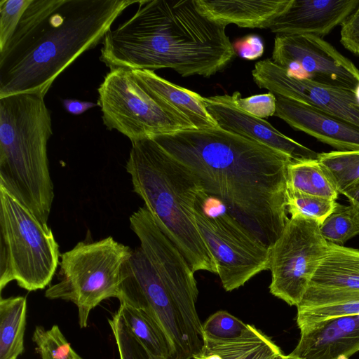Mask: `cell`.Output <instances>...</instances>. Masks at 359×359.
I'll return each mask as SVG.
<instances>
[{
    "mask_svg": "<svg viewBox=\"0 0 359 359\" xmlns=\"http://www.w3.org/2000/svg\"><path fill=\"white\" fill-rule=\"evenodd\" d=\"M152 138L190 169L210 197L272 246L289 219V156L221 128L182 130Z\"/></svg>",
    "mask_w": 359,
    "mask_h": 359,
    "instance_id": "1",
    "label": "cell"
},
{
    "mask_svg": "<svg viewBox=\"0 0 359 359\" xmlns=\"http://www.w3.org/2000/svg\"><path fill=\"white\" fill-rule=\"evenodd\" d=\"M140 1L32 0L0 51V98L22 93L45 97L57 76Z\"/></svg>",
    "mask_w": 359,
    "mask_h": 359,
    "instance_id": "2",
    "label": "cell"
},
{
    "mask_svg": "<svg viewBox=\"0 0 359 359\" xmlns=\"http://www.w3.org/2000/svg\"><path fill=\"white\" fill-rule=\"evenodd\" d=\"M226 27L203 15L194 0H140L133 17L106 34L100 60L110 69L210 77L236 55Z\"/></svg>",
    "mask_w": 359,
    "mask_h": 359,
    "instance_id": "3",
    "label": "cell"
},
{
    "mask_svg": "<svg viewBox=\"0 0 359 359\" xmlns=\"http://www.w3.org/2000/svg\"><path fill=\"white\" fill-rule=\"evenodd\" d=\"M133 191L192 270L217 274V266L198 230L194 207L208 195L196 176L152 137L132 143L126 163Z\"/></svg>",
    "mask_w": 359,
    "mask_h": 359,
    "instance_id": "4",
    "label": "cell"
},
{
    "mask_svg": "<svg viewBox=\"0 0 359 359\" xmlns=\"http://www.w3.org/2000/svg\"><path fill=\"white\" fill-rule=\"evenodd\" d=\"M53 134L44 97L0 98V187L47 224L54 198L47 144Z\"/></svg>",
    "mask_w": 359,
    "mask_h": 359,
    "instance_id": "5",
    "label": "cell"
},
{
    "mask_svg": "<svg viewBox=\"0 0 359 359\" xmlns=\"http://www.w3.org/2000/svg\"><path fill=\"white\" fill-rule=\"evenodd\" d=\"M118 299L149 315L169 337L178 359L201 353L204 335L196 304L163 281L140 247L132 250L122 266Z\"/></svg>",
    "mask_w": 359,
    "mask_h": 359,
    "instance_id": "6",
    "label": "cell"
},
{
    "mask_svg": "<svg viewBox=\"0 0 359 359\" xmlns=\"http://www.w3.org/2000/svg\"><path fill=\"white\" fill-rule=\"evenodd\" d=\"M59 257L51 229L0 187V290L13 280L28 291L45 288Z\"/></svg>",
    "mask_w": 359,
    "mask_h": 359,
    "instance_id": "7",
    "label": "cell"
},
{
    "mask_svg": "<svg viewBox=\"0 0 359 359\" xmlns=\"http://www.w3.org/2000/svg\"><path fill=\"white\" fill-rule=\"evenodd\" d=\"M132 250L111 236L78 243L62 254L59 281L48 287L45 297L73 302L80 327H86L95 306L106 299H118L122 266Z\"/></svg>",
    "mask_w": 359,
    "mask_h": 359,
    "instance_id": "8",
    "label": "cell"
},
{
    "mask_svg": "<svg viewBox=\"0 0 359 359\" xmlns=\"http://www.w3.org/2000/svg\"><path fill=\"white\" fill-rule=\"evenodd\" d=\"M97 91L104 126L126 135L132 143L158 135L196 129L177 111L154 97L130 69H110Z\"/></svg>",
    "mask_w": 359,
    "mask_h": 359,
    "instance_id": "9",
    "label": "cell"
},
{
    "mask_svg": "<svg viewBox=\"0 0 359 359\" xmlns=\"http://www.w3.org/2000/svg\"><path fill=\"white\" fill-rule=\"evenodd\" d=\"M210 196L200 198L194 216L201 235L213 256L222 286L232 291L260 272L269 269L270 247L227 212L209 214Z\"/></svg>",
    "mask_w": 359,
    "mask_h": 359,
    "instance_id": "10",
    "label": "cell"
},
{
    "mask_svg": "<svg viewBox=\"0 0 359 359\" xmlns=\"http://www.w3.org/2000/svg\"><path fill=\"white\" fill-rule=\"evenodd\" d=\"M316 221L292 216L270 248V292L297 306L328 250Z\"/></svg>",
    "mask_w": 359,
    "mask_h": 359,
    "instance_id": "11",
    "label": "cell"
},
{
    "mask_svg": "<svg viewBox=\"0 0 359 359\" xmlns=\"http://www.w3.org/2000/svg\"><path fill=\"white\" fill-rule=\"evenodd\" d=\"M271 60L298 79L351 90L359 86V69L320 37L276 35Z\"/></svg>",
    "mask_w": 359,
    "mask_h": 359,
    "instance_id": "12",
    "label": "cell"
},
{
    "mask_svg": "<svg viewBox=\"0 0 359 359\" xmlns=\"http://www.w3.org/2000/svg\"><path fill=\"white\" fill-rule=\"evenodd\" d=\"M260 88L290 98L359 126V100L355 90L290 76L271 58L257 62L252 71Z\"/></svg>",
    "mask_w": 359,
    "mask_h": 359,
    "instance_id": "13",
    "label": "cell"
},
{
    "mask_svg": "<svg viewBox=\"0 0 359 359\" xmlns=\"http://www.w3.org/2000/svg\"><path fill=\"white\" fill-rule=\"evenodd\" d=\"M205 108L219 126L250 138L289 156L292 161L318 159L319 153L281 133L264 118L238 107L229 95L204 97Z\"/></svg>",
    "mask_w": 359,
    "mask_h": 359,
    "instance_id": "14",
    "label": "cell"
},
{
    "mask_svg": "<svg viewBox=\"0 0 359 359\" xmlns=\"http://www.w3.org/2000/svg\"><path fill=\"white\" fill-rule=\"evenodd\" d=\"M274 116L337 151H359V126L299 101L276 97Z\"/></svg>",
    "mask_w": 359,
    "mask_h": 359,
    "instance_id": "15",
    "label": "cell"
},
{
    "mask_svg": "<svg viewBox=\"0 0 359 359\" xmlns=\"http://www.w3.org/2000/svg\"><path fill=\"white\" fill-rule=\"evenodd\" d=\"M359 0H292L269 27L276 35H312L323 38L341 25Z\"/></svg>",
    "mask_w": 359,
    "mask_h": 359,
    "instance_id": "16",
    "label": "cell"
},
{
    "mask_svg": "<svg viewBox=\"0 0 359 359\" xmlns=\"http://www.w3.org/2000/svg\"><path fill=\"white\" fill-rule=\"evenodd\" d=\"M300 334L290 355L303 359L348 358L359 351V314L331 318Z\"/></svg>",
    "mask_w": 359,
    "mask_h": 359,
    "instance_id": "17",
    "label": "cell"
},
{
    "mask_svg": "<svg viewBox=\"0 0 359 359\" xmlns=\"http://www.w3.org/2000/svg\"><path fill=\"white\" fill-rule=\"evenodd\" d=\"M292 0H194L198 11L210 20L226 26L269 28Z\"/></svg>",
    "mask_w": 359,
    "mask_h": 359,
    "instance_id": "18",
    "label": "cell"
},
{
    "mask_svg": "<svg viewBox=\"0 0 359 359\" xmlns=\"http://www.w3.org/2000/svg\"><path fill=\"white\" fill-rule=\"evenodd\" d=\"M137 81L156 100L177 111L196 129L220 128L207 111L204 97L159 76L154 71L131 69Z\"/></svg>",
    "mask_w": 359,
    "mask_h": 359,
    "instance_id": "19",
    "label": "cell"
},
{
    "mask_svg": "<svg viewBox=\"0 0 359 359\" xmlns=\"http://www.w3.org/2000/svg\"><path fill=\"white\" fill-rule=\"evenodd\" d=\"M300 333L334 318L359 314V292L309 287L297 306Z\"/></svg>",
    "mask_w": 359,
    "mask_h": 359,
    "instance_id": "20",
    "label": "cell"
},
{
    "mask_svg": "<svg viewBox=\"0 0 359 359\" xmlns=\"http://www.w3.org/2000/svg\"><path fill=\"white\" fill-rule=\"evenodd\" d=\"M309 287L359 292V250L329 243Z\"/></svg>",
    "mask_w": 359,
    "mask_h": 359,
    "instance_id": "21",
    "label": "cell"
},
{
    "mask_svg": "<svg viewBox=\"0 0 359 359\" xmlns=\"http://www.w3.org/2000/svg\"><path fill=\"white\" fill-rule=\"evenodd\" d=\"M214 353L222 359H280L283 353L267 336L250 325L246 332L236 339L214 341L204 340L201 353Z\"/></svg>",
    "mask_w": 359,
    "mask_h": 359,
    "instance_id": "22",
    "label": "cell"
},
{
    "mask_svg": "<svg viewBox=\"0 0 359 359\" xmlns=\"http://www.w3.org/2000/svg\"><path fill=\"white\" fill-rule=\"evenodd\" d=\"M118 311L129 331L153 356L178 359L169 337L144 311L124 302L120 303Z\"/></svg>",
    "mask_w": 359,
    "mask_h": 359,
    "instance_id": "23",
    "label": "cell"
},
{
    "mask_svg": "<svg viewBox=\"0 0 359 359\" xmlns=\"http://www.w3.org/2000/svg\"><path fill=\"white\" fill-rule=\"evenodd\" d=\"M26 316V297H1L0 359H18L23 353Z\"/></svg>",
    "mask_w": 359,
    "mask_h": 359,
    "instance_id": "24",
    "label": "cell"
},
{
    "mask_svg": "<svg viewBox=\"0 0 359 359\" xmlns=\"http://www.w3.org/2000/svg\"><path fill=\"white\" fill-rule=\"evenodd\" d=\"M287 189L334 201L339 194L318 159L291 161L287 170Z\"/></svg>",
    "mask_w": 359,
    "mask_h": 359,
    "instance_id": "25",
    "label": "cell"
},
{
    "mask_svg": "<svg viewBox=\"0 0 359 359\" xmlns=\"http://www.w3.org/2000/svg\"><path fill=\"white\" fill-rule=\"evenodd\" d=\"M318 160L330 174L339 194L359 184V151L319 153Z\"/></svg>",
    "mask_w": 359,
    "mask_h": 359,
    "instance_id": "26",
    "label": "cell"
},
{
    "mask_svg": "<svg viewBox=\"0 0 359 359\" xmlns=\"http://www.w3.org/2000/svg\"><path fill=\"white\" fill-rule=\"evenodd\" d=\"M287 213L316 221L320 225L336 209V201L287 189Z\"/></svg>",
    "mask_w": 359,
    "mask_h": 359,
    "instance_id": "27",
    "label": "cell"
},
{
    "mask_svg": "<svg viewBox=\"0 0 359 359\" xmlns=\"http://www.w3.org/2000/svg\"><path fill=\"white\" fill-rule=\"evenodd\" d=\"M320 231L328 243L344 245L359 234V224L351 207L338 203L334 212L320 225Z\"/></svg>",
    "mask_w": 359,
    "mask_h": 359,
    "instance_id": "28",
    "label": "cell"
},
{
    "mask_svg": "<svg viewBox=\"0 0 359 359\" xmlns=\"http://www.w3.org/2000/svg\"><path fill=\"white\" fill-rule=\"evenodd\" d=\"M32 340L41 359H83L72 348L57 325L50 329L36 326Z\"/></svg>",
    "mask_w": 359,
    "mask_h": 359,
    "instance_id": "29",
    "label": "cell"
},
{
    "mask_svg": "<svg viewBox=\"0 0 359 359\" xmlns=\"http://www.w3.org/2000/svg\"><path fill=\"white\" fill-rule=\"evenodd\" d=\"M249 325L224 311H219L210 316L203 324L204 340L222 341L242 336Z\"/></svg>",
    "mask_w": 359,
    "mask_h": 359,
    "instance_id": "30",
    "label": "cell"
},
{
    "mask_svg": "<svg viewBox=\"0 0 359 359\" xmlns=\"http://www.w3.org/2000/svg\"><path fill=\"white\" fill-rule=\"evenodd\" d=\"M120 359H161L153 356L133 335L117 311L108 320Z\"/></svg>",
    "mask_w": 359,
    "mask_h": 359,
    "instance_id": "31",
    "label": "cell"
},
{
    "mask_svg": "<svg viewBox=\"0 0 359 359\" xmlns=\"http://www.w3.org/2000/svg\"><path fill=\"white\" fill-rule=\"evenodd\" d=\"M32 0L0 1V51L2 50L13 34Z\"/></svg>",
    "mask_w": 359,
    "mask_h": 359,
    "instance_id": "32",
    "label": "cell"
},
{
    "mask_svg": "<svg viewBox=\"0 0 359 359\" xmlns=\"http://www.w3.org/2000/svg\"><path fill=\"white\" fill-rule=\"evenodd\" d=\"M233 104L241 110L258 118L274 116L276 97L271 92L242 98L238 91L230 95Z\"/></svg>",
    "mask_w": 359,
    "mask_h": 359,
    "instance_id": "33",
    "label": "cell"
},
{
    "mask_svg": "<svg viewBox=\"0 0 359 359\" xmlns=\"http://www.w3.org/2000/svg\"><path fill=\"white\" fill-rule=\"evenodd\" d=\"M340 36L341 44L359 55V5L341 25Z\"/></svg>",
    "mask_w": 359,
    "mask_h": 359,
    "instance_id": "34",
    "label": "cell"
},
{
    "mask_svg": "<svg viewBox=\"0 0 359 359\" xmlns=\"http://www.w3.org/2000/svg\"><path fill=\"white\" fill-rule=\"evenodd\" d=\"M236 53L246 60L260 57L264 50L262 39L257 35H249L233 43Z\"/></svg>",
    "mask_w": 359,
    "mask_h": 359,
    "instance_id": "35",
    "label": "cell"
},
{
    "mask_svg": "<svg viewBox=\"0 0 359 359\" xmlns=\"http://www.w3.org/2000/svg\"><path fill=\"white\" fill-rule=\"evenodd\" d=\"M65 110L74 115H79L87 110L98 106V104L75 99H65L62 102Z\"/></svg>",
    "mask_w": 359,
    "mask_h": 359,
    "instance_id": "36",
    "label": "cell"
},
{
    "mask_svg": "<svg viewBox=\"0 0 359 359\" xmlns=\"http://www.w3.org/2000/svg\"><path fill=\"white\" fill-rule=\"evenodd\" d=\"M343 195L348 198L349 206L359 224V184L346 191Z\"/></svg>",
    "mask_w": 359,
    "mask_h": 359,
    "instance_id": "37",
    "label": "cell"
},
{
    "mask_svg": "<svg viewBox=\"0 0 359 359\" xmlns=\"http://www.w3.org/2000/svg\"><path fill=\"white\" fill-rule=\"evenodd\" d=\"M193 359H222V358L217 353H200L193 357Z\"/></svg>",
    "mask_w": 359,
    "mask_h": 359,
    "instance_id": "38",
    "label": "cell"
},
{
    "mask_svg": "<svg viewBox=\"0 0 359 359\" xmlns=\"http://www.w3.org/2000/svg\"><path fill=\"white\" fill-rule=\"evenodd\" d=\"M280 359H303V358H299V357H296V356H294V355H292L289 354V355H283V356L281 357Z\"/></svg>",
    "mask_w": 359,
    "mask_h": 359,
    "instance_id": "39",
    "label": "cell"
}]
</instances>
